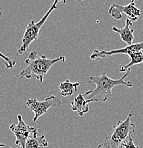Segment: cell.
<instances>
[{"label": "cell", "mask_w": 143, "mask_h": 148, "mask_svg": "<svg viewBox=\"0 0 143 148\" xmlns=\"http://www.w3.org/2000/svg\"><path fill=\"white\" fill-rule=\"evenodd\" d=\"M131 69H128L125 71V74L120 79L114 80L107 75L105 72L100 76H89V80L80 83L82 84L85 83H94L96 87L94 90H88L83 95L86 97L88 103L91 102H105L108 98L112 96V89L116 86L122 85L128 88H132L133 83L131 81H125L126 77L130 73Z\"/></svg>", "instance_id": "6da1fadb"}, {"label": "cell", "mask_w": 143, "mask_h": 148, "mask_svg": "<svg viewBox=\"0 0 143 148\" xmlns=\"http://www.w3.org/2000/svg\"><path fill=\"white\" fill-rule=\"evenodd\" d=\"M59 61L65 62L66 57L60 56L54 59H50L46 56H39L37 52L33 51L30 52L24 61L27 66L16 75V78L25 77L27 79H30L33 75H35L36 80L41 83L44 81L46 75L51 68Z\"/></svg>", "instance_id": "7a4b0ae2"}, {"label": "cell", "mask_w": 143, "mask_h": 148, "mask_svg": "<svg viewBox=\"0 0 143 148\" xmlns=\"http://www.w3.org/2000/svg\"><path fill=\"white\" fill-rule=\"evenodd\" d=\"M58 2H63L64 4H66V0H53V4L51 6V7L47 11V13L44 14V16L38 22L35 23L34 20H31L29 23L28 25L26 27L25 31H24V35H23L22 39H21V46H20L17 51L18 54L21 55L24 52L27 51V50L29 49V46L31 44V43L38 39L41 27L45 24L49 16L52 13V12L55 9H57V4Z\"/></svg>", "instance_id": "3957f363"}, {"label": "cell", "mask_w": 143, "mask_h": 148, "mask_svg": "<svg viewBox=\"0 0 143 148\" xmlns=\"http://www.w3.org/2000/svg\"><path fill=\"white\" fill-rule=\"evenodd\" d=\"M132 117L133 114L130 113L123 121H118L113 127L112 133L107 136L113 148H122L129 137L135 132L136 125L132 123Z\"/></svg>", "instance_id": "277c9868"}, {"label": "cell", "mask_w": 143, "mask_h": 148, "mask_svg": "<svg viewBox=\"0 0 143 148\" xmlns=\"http://www.w3.org/2000/svg\"><path fill=\"white\" fill-rule=\"evenodd\" d=\"M26 105L34 113L33 122L35 123L40 117L47 113L49 109L61 106L62 102L61 99L53 95L48 97L43 101H38L35 98H30L27 101Z\"/></svg>", "instance_id": "5b68a950"}, {"label": "cell", "mask_w": 143, "mask_h": 148, "mask_svg": "<svg viewBox=\"0 0 143 148\" xmlns=\"http://www.w3.org/2000/svg\"><path fill=\"white\" fill-rule=\"evenodd\" d=\"M17 124L10 125V129L16 138L15 144L19 145L20 148H25L26 142L29 138V135L38 130L35 127L28 125L22 119L21 115H17Z\"/></svg>", "instance_id": "8992f818"}, {"label": "cell", "mask_w": 143, "mask_h": 148, "mask_svg": "<svg viewBox=\"0 0 143 148\" xmlns=\"http://www.w3.org/2000/svg\"><path fill=\"white\" fill-rule=\"evenodd\" d=\"M108 13L115 20L121 19L122 17V13H125L129 19L133 22L137 21L138 18L140 16L141 11L135 5V0H131L130 3L127 5H120L118 4H113L109 8Z\"/></svg>", "instance_id": "52a82bcc"}, {"label": "cell", "mask_w": 143, "mask_h": 148, "mask_svg": "<svg viewBox=\"0 0 143 148\" xmlns=\"http://www.w3.org/2000/svg\"><path fill=\"white\" fill-rule=\"evenodd\" d=\"M143 50V41L139 43H135V44H132L131 45H128L125 47L122 48V49H114L111 51H106V50H97L95 49L93 51L90 56V58L92 60H98L101 58H105L109 56H111L113 55L118 54H126L129 55L130 53H133V52L140 51Z\"/></svg>", "instance_id": "ba28073f"}, {"label": "cell", "mask_w": 143, "mask_h": 148, "mask_svg": "<svg viewBox=\"0 0 143 148\" xmlns=\"http://www.w3.org/2000/svg\"><path fill=\"white\" fill-rule=\"evenodd\" d=\"M133 25V22L130 21L129 18H127L125 21V26L122 29H118L116 27H112V30L116 32L119 34L121 40L125 43L127 46L131 45L133 41L135 39L134 36V30L132 29V26Z\"/></svg>", "instance_id": "9c48e42d"}, {"label": "cell", "mask_w": 143, "mask_h": 148, "mask_svg": "<svg viewBox=\"0 0 143 148\" xmlns=\"http://www.w3.org/2000/svg\"><path fill=\"white\" fill-rule=\"evenodd\" d=\"M72 110L78 112L79 116L82 117L89 111V105L85 97L81 93L78 94L74 99L70 102Z\"/></svg>", "instance_id": "30bf717a"}, {"label": "cell", "mask_w": 143, "mask_h": 148, "mask_svg": "<svg viewBox=\"0 0 143 148\" xmlns=\"http://www.w3.org/2000/svg\"><path fill=\"white\" fill-rule=\"evenodd\" d=\"M49 145L44 135L38 136V131L31 134V136L27 139L25 144V148H41L47 147Z\"/></svg>", "instance_id": "8fae6325"}, {"label": "cell", "mask_w": 143, "mask_h": 148, "mask_svg": "<svg viewBox=\"0 0 143 148\" xmlns=\"http://www.w3.org/2000/svg\"><path fill=\"white\" fill-rule=\"evenodd\" d=\"M79 82L72 83L69 80H66L64 82L61 83L58 86L60 90V95L63 97H66L71 95L75 92L78 91V88L80 86Z\"/></svg>", "instance_id": "7c38bea8"}, {"label": "cell", "mask_w": 143, "mask_h": 148, "mask_svg": "<svg viewBox=\"0 0 143 148\" xmlns=\"http://www.w3.org/2000/svg\"><path fill=\"white\" fill-rule=\"evenodd\" d=\"M128 56L130 58V61L127 65L121 66L120 72L127 71L128 69H130L132 66L137 64H140L143 62V51H142L133 52V53H130Z\"/></svg>", "instance_id": "4fadbf2b"}, {"label": "cell", "mask_w": 143, "mask_h": 148, "mask_svg": "<svg viewBox=\"0 0 143 148\" xmlns=\"http://www.w3.org/2000/svg\"><path fill=\"white\" fill-rule=\"evenodd\" d=\"M0 58L4 60V64H5L6 68L7 69H13L14 66L16 65V61L14 59H13V58H11L10 56H7L4 55L1 51H0Z\"/></svg>", "instance_id": "5bb4252c"}, {"label": "cell", "mask_w": 143, "mask_h": 148, "mask_svg": "<svg viewBox=\"0 0 143 148\" xmlns=\"http://www.w3.org/2000/svg\"><path fill=\"white\" fill-rule=\"evenodd\" d=\"M122 148H140L138 146H136L134 143L133 139L132 138L131 135L129 137L127 140L126 141V143H125L124 145L122 146Z\"/></svg>", "instance_id": "9a60e30c"}, {"label": "cell", "mask_w": 143, "mask_h": 148, "mask_svg": "<svg viewBox=\"0 0 143 148\" xmlns=\"http://www.w3.org/2000/svg\"><path fill=\"white\" fill-rule=\"evenodd\" d=\"M97 148H113L112 146L110 145V141H109L108 137H106L104 140V141L100 145H98V147Z\"/></svg>", "instance_id": "2e32d148"}, {"label": "cell", "mask_w": 143, "mask_h": 148, "mask_svg": "<svg viewBox=\"0 0 143 148\" xmlns=\"http://www.w3.org/2000/svg\"><path fill=\"white\" fill-rule=\"evenodd\" d=\"M0 148H13L5 144H0Z\"/></svg>", "instance_id": "e0dca14e"}, {"label": "cell", "mask_w": 143, "mask_h": 148, "mask_svg": "<svg viewBox=\"0 0 143 148\" xmlns=\"http://www.w3.org/2000/svg\"><path fill=\"white\" fill-rule=\"evenodd\" d=\"M2 14H3L2 10H1V8H0V16H1V15H2Z\"/></svg>", "instance_id": "ac0fdd59"}, {"label": "cell", "mask_w": 143, "mask_h": 148, "mask_svg": "<svg viewBox=\"0 0 143 148\" xmlns=\"http://www.w3.org/2000/svg\"><path fill=\"white\" fill-rule=\"evenodd\" d=\"M76 1H80V2H81V1H83V0H76Z\"/></svg>", "instance_id": "d6986e66"}]
</instances>
